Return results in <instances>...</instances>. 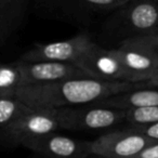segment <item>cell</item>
I'll return each mask as SVG.
<instances>
[{
    "instance_id": "obj_1",
    "label": "cell",
    "mask_w": 158,
    "mask_h": 158,
    "mask_svg": "<svg viewBox=\"0 0 158 158\" xmlns=\"http://www.w3.org/2000/svg\"><path fill=\"white\" fill-rule=\"evenodd\" d=\"M146 88L145 82H104L88 77L20 88L16 99L34 110H57L73 105L97 104L119 93Z\"/></svg>"
},
{
    "instance_id": "obj_2",
    "label": "cell",
    "mask_w": 158,
    "mask_h": 158,
    "mask_svg": "<svg viewBox=\"0 0 158 158\" xmlns=\"http://www.w3.org/2000/svg\"><path fill=\"white\" fill-rule=\"evenodd\" d=\"M130 0H49L34 5L35 13L41 16L76 24H90L101 16L113 14Z\"/></svg>"
},
{
    "instance_id": "obj_3",
    "label": "cell",
    "mask_w": 158,
    "mask_h": 158,
    "mask_svg": "<svg viewBox=\"0 0 158 158\" xmlns=\"http://www.w3.org/2000/svg\"><path fill=\"white\" fill-rule=\"evenodd\" d=\"M105 28L116 36L125 35V40L157 31L158 1L130 0L126 6L110 14Z\"/></svg>"
},
{
    "instance_id": "obj_4",
    "label": "cell",
    "mask_w": 158,
    "mask_h": 158,
    "mask_svg": "<svg viewBox=\"0 0 158 158\" xmlns=\"http://www.w3.org/2000/svg\"><path fill=\"white\" fill-rule=\"evenodd\" d=\"M75 65L91 79L104 82L133 84L117 49L107 50L94 42L75 62Z\"/></svg>"
},
{
    "instance_id": "obj_5",
    "label": "cell",
    "mask_w": 158,
    "mask_h": 158,
    "mask_svg": "<svg viewBox=\"0 0 158 158\" xmlns=\"http://www.w3.org/2000/svg\"><path fill=\"white\" fill-rule=\"evenodd\" d=\"M59 128L65 130L106 129L125 120L126 110L97 106L52 110Z\"/></svg>"
},
{
    "instance_id": "obj_6",
    "label": "cell",
    "mask_w": 158,
    "mask_h": 158,
    "mask_svg": "<svg viewBox=\"0 0 158 158\" xmlns=\"http://www.w3.org/2000/svg\"><path fill=\"white\" fill-rule=\"evenodd\" d=\"M93 44L94 42L91 40L88 33H80L70 39L62 41L35 44L33 48L26 51L19 61L75 64V62Z\"/></svg>"
},
{
    "instance_id": "obj_7",
    "label": "cell",
    "mask_w": 158,
    "mask_h": 158,
    "mask_svg": "<svg viewBox=\"0 0 158 158\" xmlns=\"http://www.w3.org/2000/svg\"><path fill=\"white\" fill-rule=\"evenodd\" d=\"M152 143L155 142L130 128L110 132L91 141V153L101 158H131Z\"/></svg>"
},
{
    "instance_id": "obj_8",
    "label": "cell",
    "mask_w": 158,
    "mask_h": 158,
    "mask_svg": "<svg viewBox=\"0 0 158 158\" xmlns=\"http://www.w3.org/2000/svg\"><path fill=\"white\" fill-rule=\"evenodd\" d=\"M59 123L52 110H31L19 117L6 128V133L11 141L22 145L27 141L55 133Z\"/></svg>"
},
{
    "instance_id": "obj_9",
    "label": "cell",
    "mask_w": 158,
    "mask_h": 158,
    "mask_svg": "<svg viewBox=\"0 0 158 158\" xmlns=\"http://www.w3.org/2000/svg\"><path fill=\"white\" fill-rule=\"evenodd\" d=\"M18 66L23 86L44 85L69 78L87 77L75 64L54 62H14ZM89 78V77H88Z\"/></svg>"
},
{
    "instance_id": "obj_10",
    "label": "cell",
    "mask_w": 158,
    "mask_h": 158,
    "mask_svg": "<svg viewBox=\"0 0 158 158\" xmlns=\"http://www.w3.org/2000/svg\"><path fill=\"white\" fill-rule=\"evenodd\" d=\"M22 145L46 158H87L92 155L91 142L55 133L27 141Z\"/></svg>"
},
{
    "instance_id": "obj_11",
    "label": "cell",
    "mask_w": 158,
    "mask_h": 158,
    "mask_svg": "<svg viewBox=\"0 0 158 158\" xmlns=\"http://www.w3.org/2000/svg\"><path fill=\"white\" fill-rule=\"evenodd\" d=\"M117 51L133 84L148 81L158 69V57L135 40H123Z\"/></svg>"
},
{
    "instance_id": "obj_12",
    "label": "cell",
    "mask_w": 158,
    "mask_h": 158,
    "mask_svg": "<svg viewBox=\"0 0 158 158\" xmlns=\"http://www.w3.org/2000/svg\"><path fill=\"white\" fill-rule=\"evenodd\" d=\"M29 0H0V44H5L24 23Z\"/></svg>"
},
{
    "instance_id": "obj_13",
    "label": "cell",
    "mask_w": 158,
    "mask_h": 158,
    "mask_svg": "<svg viewBox=\"0 0 158 158\" xmlns=\"http://www.w3.org/2000/svg\"><path fill=\"white\" fill-rule=\"evenodd\" d=\"M93 105L121 110L158 106V90L152 88L138 89L129 92L119 93Z\"/></svg>"
},
{
    "instance_id": "obj_14",
    "label": "cell",
    "mask_w": 158,
    "mask_h": 158,
    "mask_svg": "<svg viewBox=\"0 0 158 158\" xmlns=\"http://www.w3.org/2000/svg\"><path fill=\"white\" fill-rule=\"evenodd\" d=\"M22 87V79L15 63H0V98L16 99V95Z\"/></svg>"
},
{
    "instance_id": "obj_15",
    "label": "cell",
    "mask_w": 158,
    "mask_h": 158,
    "mask_svg": "<svg viewBox=\"0 0 158 158\" xmlns=\"http://www.w3.org/2000/svg\"><path fill=\"white\" fill-rule=\"evenodd\" d=\"M31 110L33 108L26 106L18 99L0 98V129H6L15 119L29 113Z\"/></svg>"
},
{
    "instance_id": "obj_16",
    "label": "cell",
    "mask_w": 158,
    "mask_h": 158,
    "mask_svg": "<svg viewBox=\"0 0 158 158\" xmlns=\"http://www.w3.org/2000/svg\"><path fill=\"white\" fill-rule=\"evenodd\" d=\"M125 120L132 126H145L158 123V106L126 110Z\"/></svg>"
},
{
    "instance_id": "obj_17",
    "label": "cell",
    "mask_w": 158,
    "mask_h": 158,
    "mask_svg": "<svg viewBox=\"0 0 158 158\" xmlns=\"http://www.w3.org/2000/svg\"><path fill=\"white\" fill-rule=\"evenodd\" d=\"M132 39L135 40L139 44H143L144 47H146L151 52H153L154 55H156L158 57V29L148 34V35L132 38Z\"/></svg>"
},
{
    "instance_id": "obj_18",
    "label": "cell",
    "mask_w": 158,
    "mask_h": 158,
    "mask_svg": "<svg viewBox=\"0 0 158 158\" xmlns=\"http://www.w3.org/2000/svg\"><path fill=\"white\" fill-rule=\"evenodd\" d=\"M132 128L154 142H158V123L145 126H132Z\"/></svg>"
},
{
    "instance_id": "obj_19",
    "label": "cell",
    "mask_w": 158,
    "mask_h": 158,
    "mask_svg": "<svg viewBox=\"0 0 158 158\" xmlns=\"http://www.w3.org/2000/svg\"><path fill=\"white\" fill-rule=\"evenodd\" d=\"M131 158H158V142L149 144Z\"/></svg>"
},
{
    "instance_id": "obj_20",
    "label": "cell",
    "mask_w": 158,
    "mask_h": 158,
    "mask_svg": "<svg viewBox=\"0 0 158 158\" xmlns=\"http://www.w3.org/2000/svg\"><path fill=\"white\" fill-rule=\"evenodd\" d=\"M146 88H152V89H157L158 90V69L154 73V75L151 77L148 81L145 82Z\"/></svg>"
}]
</instances>
